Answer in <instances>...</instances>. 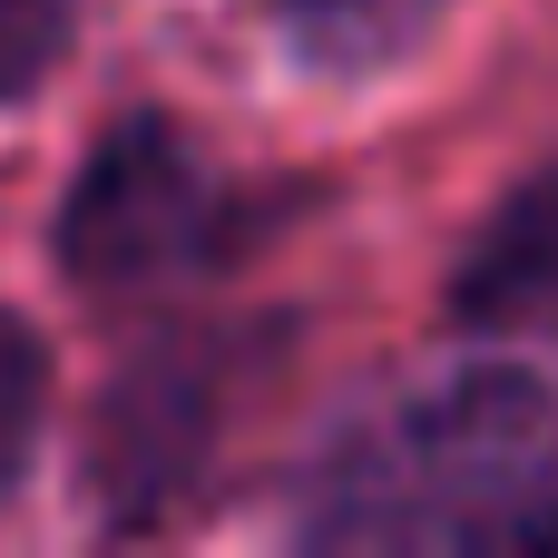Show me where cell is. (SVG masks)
Returning <instances> with one entry per match:
<instances>
[{"instance_id":"obj_3","label":"cell","mask_w":558,"mask_h":558,"mask_svg":"<svg viewBox=\"0 0 558 558\" xmlns=\"http://www.w3.org/2000/svg\"><path fill=\"white\" fill-rule=\"evenodd\" d=\"M558 304V167H539L490 226H481V245H471V265H461V314L471 324H520V314H539Z\"/></svg>"},{"instance_id":"obj_1","label":"cell","mask_w":558,"mask_h":558,"mask_svg":"<svg viewBox=\"0 0 558 558\" xmlns=\"http://www.w3.org/2000/svg\"><path fill=\"white\" fill-rule=\"evenodd\" d=\"M294 539L324 558H549L558 392L530 373H441L363 412L314 461Z\"/></svg>"},{"instance_id":"obj_4","label":"cell","mask_w":558,"mask_h":558,"mask_svg":"<svg viewBox=\"0 0 558 558\" xmlns=\"http://www.w3.org/2000/svg\"><path fill=\"white\" fill-rule=\"evenodd\" d=\"M39 412H49V353L20 314H0V500L20 490L29 471V441H39Z\"/></svg>"},{"instance_id":"obj_5","label":"cell","mask_w":558,"mask_h":558,"mask_svg":"<svg viewBox=\"0 0 558 558\" xmlns=\"http://www.w3.org/2000/svg\"><path fill=\"white\" fill-rule=\"evenodd\" d=\"M69 39V0H0V98H29Z\"/></svg>"},{"instance_id":"obj_2","label":"cell","mask_w":558,"mask_h":558,"mask_svg":"<svg viewBox=\"0 0 558 558\" xmlns=\"http://www.w3.org/2000/svg\"><path fill=\"white\" fill-rule=\"evenodd\" d=\"M245 235H255V196L216 177V157H196V137L167 118H128L118 137H98V157L59 206V265L98 294L226 265Z\"/></svg>"},{"instance_id":"obj_6","label":"cell","mask_w":558,"mask_h":558,"mask_svg":"<svg viewBox=\"0 0 558 558\" xmlns=\"http://www.w3.org/2000/svg\"><path fill=\"white\" fill-rule=\"evenodd\" d=\"M265 10H284V20H304V29H324V39H392L402 20H422L432 0H265Z\"/></svg>"}]
</instances>
